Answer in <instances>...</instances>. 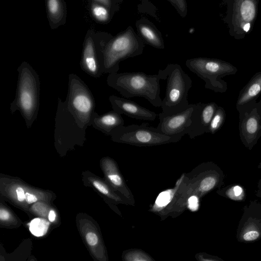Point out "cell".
Returning <instances> with one entry per match:
<instances>
[{"mask_svg":"<svg viewBox=\"0 0 261 261\" xmlns=\"http://www.w3.org/2000/svg\"><path fill=\"white\" fill-rule=\"evenodd\" d=\"M137 34L145 44L157 49L165 48V44L161 32L156 26L145 17H142L136 22Z\"/></svg>","mask_w":261,"mask_h":261,"instance_id":"cell-18","label":"cell"},{"mask_svg":"<svg viewBox=\"0 0 261 261\" xmlns=\"http://www.w3.org/2000/svg\"><path fill=\"white\" fill-rule=\"evenodd\" d=\"M226 118V113L224 108L218 106L211 121L208 133L214 134L223 125Z\"/></svg>","mask_w":261,"mask_h":261,"instance_id":"cell-27","label":"cell"},{"mask_svg":"<svg viewBox=\"0 0 261 261\" xmlns=\"http://www.w3.org/2000/svg\"><path fill=\"white\" fill-rule=\"evenodd\" d=\"M258 0H223L226 12L223 20L230 36L245 38L253 30L258 14Z\"/></svg>","mask_w":261,"mask_h":261,"instance_id":"cell-7","label":"cell"},{"mask_svg":"<svg viewBox=\"0 0 261 261\" xmlns=\"http://www.w3.org/2000/svg\"><path fill=\"white\" fill-rule=\"evenodd\" d=\"M30 261H35L34 259H31Z\"/></svg>","mask_w":261,"mask_h":261,"instance_id":"cell-37","label":"cell"},{"mask_svg":"<svg viewBox=\"0 0 261 261\" xmlns=\"http://www.w3.org/2000/svg\"><path fill=\"white\" fill-rule=\"evenodd\" d=\"M30 210L35 215L45 219L47 218L49 211L48 206L45 203L40 201L34 203L30 207Z\"/></svg>","mask_w":261,"mask_h":261,"instance_id":"cell-29","label":"cell"},{"mask_svg":"<svg viewBox=\"0 0 261 261\" xmlns=\"http://www.w3.org/2000/svg\"><path fill=\"white\" fill-rule=\"evenodd\" d=\"M257 190L255 192V195L261 198V178H260L258 180L257 186Z\"/></svg>","mask_w":261,"mask_h":261,"instance_id":"cell-35","label":"cell"},{"mask_svg":"<svg viewBox=\"0 0 261 261\" xmlns=\"http://www.w3.org/2000/svg\"><path fill=\"white\" fill-rule=\"evenodd\" d=\"M47 220L50 223H55L57 220V214L54 209H50L49 211Z\"/></svg>","mask_w":261,"mask_h":261,"instance_id":"cell-34","label":"cell"},{"mask_svg":"<svg viewBox=\"0 0 261 261\" xmlns=\"http://www.w3.org/2000/svg\"><path fill=\"white\" fill-rule=\"evenodd\" d=\"M96 120L109 132H113L124 124L121 115L114 110L97 117Z\"/></svg>","mask_w":261,"mask_h":261,"instance_id":"cell-23","label":"cell"},{"mask_svg":"<svg viewBox=\"0 0 261 261\" xmlns=\"http://www.w3.org/2000/svg\"><path fill=\"white\" fill-rule=\"evenodd\" d=\"M113 37L108 32L93 29L87 31L83 43L80 66L89 75L99 78L104 74V49Z\"/></svg>","mask_w":261,"mask_h":261,"instance_id":"cell-9","label":"cell"},{"mask_svg":"<svg viewBox=\"0 0 261 261\" xmlns=\"http://www.w3.org/2000/svg\"><path fill=\"white\" fill-rule=\"evenodd\" d=\"M97 3L107 8L114 15L120 9L123 0H96Z\"/></svg>","mask_w":261,"mask_h":261,"instance_id":"cell-31","label":"cell"},{"mask_svg":"<svg viewBox=\"0 0 261 261\" xmlns=\"http://www.w3.org/2000/svg\"><path fill=\"white\" fill-rule=\"evenodd\" d=\"M47 18L51 29L55 30L64 25L66 21L67 7L64 0L46 1Z\"/></svg>","mask_w":261,"mask_h":261,"instance_id":"cell-20","label":"cell"},{"mask_svg":"<svg viewBox=\"0 0 261 261\" xmlns=\"http://www.w3.org/2000/svg\"><path fill=\"white\" fill-rule=\"evenodd\" d=\"M176 9L179 15L185 18L187 16L188 8L185 0H167Z\"/></svg>","mask_w":261,"mask_h":261,"instance_id":"cell-32","label":"cell"},{"mask_svg":"<svg viewBox=\"0 0 261 261\" xmlns=\"http://www.w3.org/2000/svg\"><path fill=\"white\" fill-rule=\"evenodd\" d=\"M79 224L81 236L93 256L97 261H108L106 247L96 226L88 219L81 220Z\"/></svg>","mask_w":261,"mask_h":261,"instance_id":"cell-14","label":"cell"},{"mask_svg":"<svg viewBox=\"0 0 261 261\" xmlns=\"http://www.w3.org/2000/svg\"><path fill=\"white\" fill-rule=\"evenodd\" d=\"M138 11L140 13H145L149 14L156 19H159L156 14V8L148 1H142L138 5Z\"/></svg>","mask_w":261,"mask_h":261,"instance_id":"cell-30","label":"cell"},{"mask_svg":"<svg viewBox=\"0 0 261 261\" xmlns=\"http://www.w3.org/2000/svg\"><path fill=\"white\" fill-rule=\"evenodd\" d=\"M261 94V71L255 73L240 91L236 108L257 101Z\"/></svg>","mask_w":261,"mask_h":261,"instance_id":"cell-19","label":"cell"},{"mask_svg":"<svg viewBox=\"0 0 261 261\" xmlns=\"http://www.w3.org/2000/svg\"><path fill=\"white\" fill-rule=\"evenodd\" d=\"M0 223L1 225L9 227L16 226L18 221L13 214L6 207L1 205L0 208Z\"/></svg>","mask_w":261,"mask_h":261,"instance_id":"cell-28","label":"cell"},{"mask_svg":"<svg viewBox=\"0 0 261 261\" xmlns=\"http://www.w3.org/2000/svg\"><path fill=\"white\" fill-rule=\"evenodd\" d=\"M184 134L167 136L159 132L156 127L147 123L121 126L113 132V139L117 142L142 147L176 143Z\"/></svg>","mask_w":261,"mask_h":261,"instance_id":"cell-8","label":"cell"},{"mask_svg":"<svg viewBox=\"0 0 261 261\" xmlns=\"http://www.w3.org/2000/svg\"><path fill=\"white\" fill-rule=\"evenodd\" d=\"M91 182L93 187L112 204H123L130 205L129 201L116 192L108 182L99 178H93Z\"/></svg>","mask_w":261,"mask_h":261,"instance_id":"cell-21","label":"cell"},{"mask_svg":"<svg viewBox=\"0 0 261 261\" xmlns=\"http://www.w3.org/2000/svg\"><path fill=\"white\" fill-rule=\"evenodd\" d=\"M161 80H166L165 95L162 100V113L170 115L185 110L189 106L188 92L192 80L180 65L168 64L158 73Z\"/></svg>","mask_w":261,"mask_h":261,"instance_id":"cell-3","label":"cell"},{"mask_svg":"<svg viewBox=\"0 0 261 261\" xmlns=\"http://www.w3.org/2000/svg\"><path fill=\"white\" fill-rule=\"evenodd\" d=\"M224 178L223 171L212 161L203 162L185 173L176 192L175 209L183 213L189 198L200 199L212 191L221 189L225 184Z\"/></svg>","mask_w":261,"mask_h":261,"instance_id":"cell-1","label":"cell"},{"mask_svg":"<svg viewBox=\"0 0 261 261\" xmlns=\"http://www.w3.org/2000/svg\"><path fill=\"white\" fill-rule=\"evenodd\" d=\"M109 99L114 111L132 118L140 120L154 121L158 114L129 99L116 95L110 96Z\"/></svg>","mask_w":261,"mask_h":261,"instance_id":"cell-17","label":"cell"},{"mask_svg":"<svg viewBox=\"0 0 261 261\" xmlns=\"http://www.w3.org/2000/svg\"><path fill=\"white\" fill-rule=\"evenodd\" d=\"M122 261H155L149 254L139 249L124 250L122 254Z\"/></svg>","mask_w":261,"mask_h":261,"instance_id":"cell-26","label":"cell"},{"mask_svg":"<svg viewBox=\"0 0 261 261\" xmlns=\"http://www.w3.org/2000/svg\"><path fill=\"white\" fill-rule=\"evenodd\" d=\"M160 77L143 72H125L109 74L108 85L125 98L141 97L155 107H161Z\"/></svg>","mask_w":261,"mask_h":261,"instance_id":"cell-2","label":"cell"},{"mask_svg":"<svg viewBox=\"0 0 261 261\" xmlns=\"http://www.w3.org/2000/svg\"><path fill=\"white\" fill-rule=\"evenodd\" d=\"M186 65L205 82V88L216 93H223L228 88L227 83L222 79L235 74L238 69L230 63L218 59L196 57L188 59Z\"/></svg>","mask_w":261,"mask_h":261,"instance_id":"cell-6","label":"cell"},{"mask_svg":"<svg viewBox=\"0 0 261 261\" xmlns=\"http://www.w3.org/2000/svg\"><path fill=\"white\" fill-rule=\"evenodd\" d=\"M236 109L239 114L241 141L251 150L261 137V100L248 103Z\"/></svg>","mask_w":261,"mask_h":261,"instance_id":"cell-10","label":"cell"},{"mask_svg":"<svg viewBox=\"0 0 261 261\" xmlns=\"http://www.w3.org/2000/svg\"><path fill=\"white\" fill-rule=\"evenodd\" d=\"M18 80L15 98L11 109L19 110L28 119L34 117L37 113L40 98V82L37 72L26 61L18 67Z\"/></svg>","mask_w":261,"mask_h":261,"instance_id":"cell-5","label":"cell"},{"mask_svg":"<svg viewBox=\"0 0 261 261\" xmlns=\"http://www.w3.org/2000/svg\"><path fill=\"white\" fill-rule=\"evenodd\" d=\"M196 107V103L190 104L185 110L179 113L170 115L160 113L158 114L160 122L156 127L158 130L167 136L185 135V130L192 122Z\"/></svg>","mask_w":261,"mask_h":261,"instance_id":"cell-12","label":"cell"},{"mask_svg":"<svg viewBox=\"0 0 261 261\" xmlns=\"http://www.w3.org/2000/svg\"><path fill=\"white\" fill-rule=\"evenodd\" d=\"M145 45L131 26L113 36L105 47L103 73H117L121 61L141 55Z\"/></svg>","mask_w":261,"mask_h":261,"instance_id":"cell-4","label":"cell"},{"mask_svg":"<svg viewBox=\"0 0 261 261\" xmlns=\"http://www.w3.org/2000/svg\"><path fill=\"white\" fill-rule=\"evenodd\" d=\"M220 196L236 201H244L246 198L245 189L242 185L234 184L217 190Z\"/></svg>","mask_w":261,"mask_h":261,"instance_id":"cell-24","label":"cell"},{"mask_svg":"<svg viewBox=\"0 0 261 261\" xmlns=\"http://www.w3.org/2000/svg\"><path fill=\"white\" fill-rule=\"evenodd\" d=\"M101 166L108 183L117 192L123 196L134 206L135 201L133 194L126 185L116 162L110 158H104Z\"/></svg>","mask_w":261,"mask_h":261,"instance_id":"cell-16","label":"cell"},{"mask_svg":"<svg viewBox=\"0 0 261 261\" xmlns=\"http://www.w3.org/2000/svg\"><path fill=\"white\" fill-rule=\"evenodd\" d=\"M90 14L93 19L100 24H108L114 16L107 8L99 4L96 0H91L88 5Z\"/></svg>","mask_w":261,"mask_h":261,"instance_id":"cell-22","label":"cell"},{"mask_svg":"<svg viewBox=\"0 0 261 261\" xmlns=\"http://www.w3.org/2000/svg\"><path fill=\"white\" fill-rule=\"evenodd\" d=\"M4 193L11 201L24 208L45 199L44 193L16 181H11L4 187Z\"/></svg>","mask_w":261,"mask_h":261,"instance_id":"cell-15","label":"cell"},{"mask_svg":"<svg viewBox=\"0 0 261 261\" xmlns=\"http://www.w3.org/2000/svg\"><path fill=\"white\" fill-rule=\"evenodd\" d=\"M239 242L250 243L261 239V202L251 200L243 207L237 230Z\"/></svg>","mask_w":261,"mask_h":261,"instance_id":"cell-11","label":"cell"},{"mask_svg":"<svg viewBox=\"0 0 261 261\" xmlns=\"http://www.w3.org/2000/svg\"><path fill=\"white\" fill-rule=\"evenodd\" d=\"M29 230L32 234L40 237L44 236L50 226V222L45 218H35L28 223Z\"/></svg>","mask_w":261,"mask_h":261,"instance_id":"cell-25","label":"cell"},{"mask_svg":"<svg viewBox=\"0 0 261 261\" xmlns=\"http://www.w3.org/2000/svg\"><path fill=\"white\" fill-rule=\"evenodd\" d=\"M218 105L215 102H198L192 117V122L185 130L190 138L208 133V127Z\"/></svg>","mask_w":261,"mask_h":261,"instance_id":"cell-13","label":"cell"},{"mask_svg":"<svg viewBox=\"0 0 261 261\" xmlns=\"http://www.w3.org/2000/svg\"><path fill=\"white\" fill-rule=\"evenodd\" d=\"M1 261H5L4 259L3 258V257L1 256Z\"/></svg>","mask_w":261,"mask_h":261,"instance_id":"cell-36","label":"cell"},{"mask_svg":"<svg viewBox=\"0 0 261 261\" xmlns=\"http://www.w3.org/2000/svg\"><path fill=\"white\" fill-rule=\"evenodd\" d=\"M195 258L197 261H225L222 258L205 252H199L195 254Z\"/></svg>","mask_w":261,"mask_h":261,"instance_id":"cell-33","label":"cell"}]
</instances>
